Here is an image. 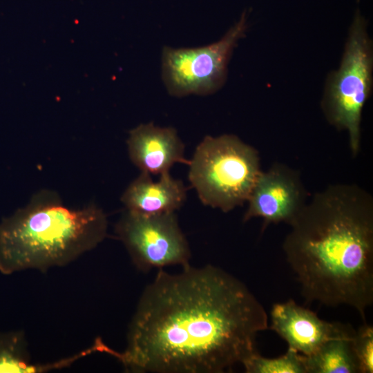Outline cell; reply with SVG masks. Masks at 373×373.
Segmentation results:
<instances>
[{"label": "cell", "mask_w": 373, "mask_h": 373, "mask_svg": "<svg viewBox=\"0 0 373 373\" xmlns=\"http://www.w3.org/2000/svg\"><path fill=\"white\" fill-rule=\"evenodd\" d=\"M352 349L360 373L373 372V327L366 323L355 331Z\"/></svg>", "instance_id": "9a60e30c"}, {"label": "cell", "mask_w": 373, "mask_h": 373, "mask_svg": "<svg viewBox=\"0 0 373 373\" xmlns=\"http://www.w3.org/2000/svg\"><path fill=\"white\" fill-rule=\"evenodd\" d=\"M247 202L244 222L261 218L264 228L270 223L289 224L307 202V192L298 172L277 163L261 171Z\"/></svg>", "instance_id": "ba28073f"}, {"label": "cell", "mask_w": 373, "mask_h": 373, "mask_svg": "<svg viewBox=\"0 0 373 373\" xmlns=\"http://www.w3.org/2000/svg\"><path fill=\"white\" fill-rule=\"evenodd\" d=\"M127 145L131 162L141 172L161 175L169 172L175 163L190 162L184 157V144L172 127L142 124L129 132Z\"/></svg>", "instance_id": "30bf717a"}, {"label": "cell", "mask_w": 373, "mask_h": 373, "mask_svg": "<svg viewBox=\"0 0 373 373\" xmlns=\"http://www.w3.org/2000/svg\"><path fill=\"white\" fill-rule=\"evenodd\" d=\"M286 260L307 302L350 306L365 321L373 303V198L354 184L316 193L289 223Z\"/></svg>", "instance_id": "7a4b0ae2"}, {"label": "cell", "mask_w": 373, "mask_h": 373, "mask_svg": "<svg viewBox=\"0 0 373 373\" xmlns=\"http://www.w3.org/2000/svg\"><path fill=\"white\" fill-rule=\"evenodd\" d=\"M115 231L141 271L190 266V248L175 213L148 215L126 209Z\"/></svg>", "instance_id": "52a82bcc"}, {"label": "cell", "mask_w": 373, "mask_h": 373, "mask_svg": "<svg viewBox=\"0 0 373 373\" xmlns=\"http://www.w3.org/2000/svg\"><path fill=\"white\" fill-rule=\"evenodd\" d=\"M265 308L247 287L212 265L162 269L143 291L123 352H104L134 372L222 373L256 352Z\"/></svg>", "instance_id": "6da1fadb"}, {"label": "cell", "mask_w": 373, "mask_h": 373, "mask_svg": "<svg viewBox=\"0 0 373 373\" xmlns=\"http://www.w3.org/2000/svg\"><path fill=\"white\" fill-rule=\"evenodd\" d=\"M108 220L95 204L66 206L45 190L0 223V272L46 271L68 265L105 238Z\"/></svg>", "instance_id": "3957f363"}, {"label": "cell", "mask_w": 373, "mask_h": 373, "mask_svg": "<svg viewBox=\"0 0 373 373\" xmlns=\"http://www.w3.org/2000/svg\"><path fill=\"white\" fill-rule=\"evenodd\" d=\"M186 188L169 172L155 182L151 174L141 172L126 189L121 200L127 210L153 215L175 213L184 203Z\"/></svg>", "instance_id": "8fae6325"}, {"label": "cell", "mask_w": 373, "mask_h": 373, "mask_svg": "<svg viewBox=\"0 0 373 373\" xmlns=\"http://www.w3.org/2000/svg\"><path fill=\"white\" fill-rule=\"evenodd\" d=\"M367 26L357 10L340 66L329 75L321 102L327 121L347 133L353 157L360 151L362 111L372 87L373 45Z\"/></svg>", "instance_id": "5b68a950"}, {"label": "cell", "mask_w": 373, "mask_h": 373, "mask_svg": "<svg viewBox=\"0 0 373 373\" xmlns=\"http://www.w3.org/2000/svg\"><path fill=\"white\" fill-rule=\"evenodd\" d=\"M189 166V182L202 204L223 212L247 201L262 171L256 149L231 134L206 136Z\"/></svg>", "instance_id": "277c9868"}, {"label": "cell", "mask_w": 373, "mask_h": 373, "mask_svg": "<svg viewBox=\"0 0 373 373\" xmlns=\"http://www.w3.org/2000/svg\"><path fill=\"white\" fill-rule=\"evenodd\" d=\"M352 338L331 339L314 353L304 355L307 373L359 372L352 349Z\"/></svg>", "instance_id": "7c38bea8"}, {"label": "cell", "mask_w": 373, "mask_h": 373, "mask_svg": "<svg viewBox=\"0 0 373 373\" xmlns=\"http://www.w3.org/2000/svg\"><path fill=\"white\" fill-rule=\"evenodd\" d=\"M247 16L244 11L220 40L209 45L198 48L164 47L162 75L171 95H206L218 91L224 85L233 50L248 28Z\"/></svg>", "instance_id": "8992f818"}, {"label": "cell", "mask_w": 373, "mask_h": 373, "mask_svg": "<svg viewBox=\"0 0 373 373\" xmlns=\"http://www.w3.org/2000/svg\"><path fill=\"white\" fill-rule=\"evenodd\" d=\"M270 329L299 353L309 356L327 341L338 338H352L355 330L341 323H329L314 312L289 300L276 303L271 311Z\"/></svg>", "instance_id": "9c48e42d"}, {"label": "cell", "mask_w": 373, "mask_h": 373, "mask_svg": "<svg viewBox=\"0 0 373 373\" xmlns=\"http://www.w3.org/2000/svg\"><path fill=\"white\" fill-rule=\"evenodd\" d=\"M247 373H307L304 355L289 347L287 352L276 358H266L256 352L241 363Z\"/></svg>", "instance_id": "5bb4252c"}, {"label": "cell", "mask_w": 373, "mask_h": 373, "mask_svg": "<svg viewBox=\"0 0 373 373\" xmlns=\"http://www.w3.org/2000/svg\"><path fill=\"white\" fill-rule=\"evenodd\" d=\"M68 364L66 359L51 365L33 363L23 333H0V372H41Z\"/></svg>", "instance_id": "4fadbf2b"}]
</instances>
